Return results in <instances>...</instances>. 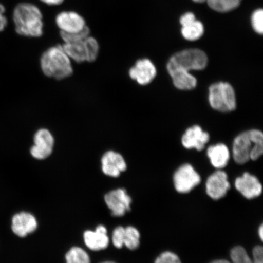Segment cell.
I'll return each instance as SVG.
<instances>
[{"instance_id": "14", "label": "cell", "mask_w": 263, "mask_h": 263, "mask_svg": "<svg viewBox=\"0 0 263 263\" xmlns=\"http://www.w3.org/2000/svg\"><path fill=\"white\" fill-rule=\"evenodd\" d=\"M102 170L108 176L117 177L126 171L127 164L120 154L113 151H107L101 159Z\"/></svg>"}, {"instance_id": "10", "label": "cell", "mask_w": 263, "mask_h": 263, "mask_svg": "<svg viewBox=\"0 0 263 263\" xmlns=\"http://www.w3.org/2000/svg\"><path fill=\"white\" fill-rule=\"evenodd\" d=\"M230 187L228 175L221 170H218L210 176L206 183L207 195L214 200L224 197Z\"/></svg>"}, {"instance_id": "20", "label": "cell", "mask_w": 263, "mask_h": 263, "mask_svg": "<svg viewBox=\"0 0 263 263\" xmlns=\"http://www.w3.org/2000/svg\"><path fill=\"white\" fill-rule=\"evenodd\" d=\"M172 77L174 86L181 90H190L196 87V78L189 72L182 70H167Z\"/></svg>"}, {"instance_id": "23", "label": "cell", "mask_w": 263, "mask_h": 263, "mask_svg": "<svg viewBox=\"0 0 263 263\" xmlns=\"http://www.w3.org/2000/svg\"><path fill=\"white\" fill-rule=\"evenodd\" d=\"M140 235L136 228L129 226L125 228L124 245L132 251L136 250L140 245Z\"/></svg>"}, {"instance_id": "28", "label": "cell", "mask_w": 263, "mask_h": 263, "mask_svg": "<svg viewBox=\"0 0 263 263\" xmlns=\"http://www.w3.org/2000/svg\"><path fill=\"white\" fill-rule=\"evenodd\" d=\"M125 228L123 227H118L114 230L112 235V241L114 245L117 248L120 249L124 246Z\"/></svg>"}, {"instance_id": "7", "label": "cell", "mask_w": 263, "mask_h": 263, "mask_svg": "<svg viewBox=\"0 0 263 263\" xmlns=\"http://www.w3.org/2000/svg\"><path fill=\"white\" fill-rule=\"evenodd\" d=\"M200 176L190 164H185L177 170L174 175V186L180 193H187L198 185Z\"/></svg>"}, {"instance_id": "17", "label": "cell", "mask_w": 263, "mask_h": 263, "mask_svg": "<svg viewBox=\"0 0 263 263\" xmlns=\"http://www.w3.org/2000/svg\"><path fill=\"white\" fill-rule=\"evenodd\" d=\"M207 156L212 165L219 170L228 165L230 159L228 147L222 143L210 146L207 149Z\"/></svg>"}, {"instance_id": "2", "label": "cell", "mask_w": 263, "mask_h": 263, "mask_svg": "<svg viewBox=\"0 0 263 263\" xmlns=\"http://www.w3.org/2000/svg\"><path fill=\"white\" fill-rule=\"evenodd\" d=\"M40 62L42 71L47 77L62 80L73 73L71 59L61 45L48 48L42 54Z\"/></svg>"}, {"instance_id": "8", "label": "cell", "mask_w": 263, "mask_h": 263, "mask_svg": "<svg viewBox=\"0 0 263 263\" xmlns=\"http://www.w3.org/2000/svg\"><path fill=\"white\" fill-rule=\"evenodd\" d=\"M54 138L47 129L38 130L34 136V144L31 147V156L37 160H44L51 156L53 151Z\"/></svg>"}, {"instance_id": "31", "label": "cell", "mask_w": 263, "mask_h": 263, "mask_svg": "<svg viewBox=\"0 0 263 263\" xmlns=\"http://www.w3.org/2000/svg\"><path fill=\"white\" fill-rule=\"evenodd\" d=\"M258 234L259 238H260L261 240H262L263 239V227L262 225H261L260 227H259V228L258 229Z\"/></svg>"}, {"instance_id": "4", "label": "cell", "mask_w": 263, "mask_h": 263, "mask_svg": "<svg viewBox=\"0 0 263 263\" xmlns=\"http://www.w3.org/2000/svg\"><path fill=\"white\" fill-rule=\"evenodd\" d=\"M208 64L206 54L199 49H189L177 52L167 64V70H176L189 72L202 70Z\"/></svg>"}, {"instance_id": "33", "label": "cell", "mask_w": 263, "mask_h": 263, "mask_svg": "<svg viewBox=\"0 0 263 263\" xmlns=\"http://www.w3.org/2000/svg\"><path fill=\"white\" fill-rule=\"evenodd\" d=\"M193 1L197 3H203L206 2V0H193Z\"/></svg>"}, {"instance_id": "27", "label": "cell", "mask_w": 263, "mask_h": 263, "mask_svg": "<svg viewBox=\"0 0 263 263\" xmlns=\"http://www.w3.org/2000/svg\"><path fill=\"white\" fill-rule=\"evenodd\" d=\"M155 263H181L179 256L171 252H164L158 256Z\"/></svg>"}, {"instance_id": "34", "label": "cell", "mask_w": 263, "mask_h": 263, "mask_svg": "<svg viewBox=\"0 0 263 263\" xmlns=\"http://www.w3.org/2000/svg\"><path fill=\"white\" fill-rule=\"evenodd\" d=\"M101 263H115V262H111V261H105V262H101Z\"/></svg>"}, {"instance_id": "29", "label": "cell", "mask_w": 263, "mask_h": 263, "mask_svg": "<svg viewBox=\"0 0 263 263\" xmlns=\"http://www.w3.org/2000/svg\"><path fill=\"white\" fill-rule=\"evenodd\" d=\"M6 12L5 6L0 3V32L4 31L8 25V18Z\"/></svg>"}, {"instance_id": "25", "label": "cell", "mask_w": 263, "mask_h": 263, "mask_svg": "<svg viewBox=\"0 0 263 263\" xmlns=\"http://www.w3.org/2000/svg\"><path fill=\"white\" fill-rule=\"evenodd\" d=\"M90 35V29L87 26L84 30L80 32L74 33V34H64L61 33L60 35L62 40L64 43L77 42L85 40Z\"/></svg>"}, {"instance_id": "12", "label": "cell", "mask_w": 263, "mask_h": 263, "mask_svg": "<svg viewBox=\"0 0 263 263\" xmlns=\"http://www.w3.org/2000/svg\"><path fill=\"white\" fill-rule=\"evenodd\" d=\"M37 228V222L31 213L22 212L15 214L11 221L13 233L18 237H26Z\"/></svg>"}, {"instance_id": "5", "label": "cell", "mask_w": 263, "mask_h": 263, "mask_svg": "<svg viewBox=\"0 0 263 263\" xmlns=\"http://www.w3.org/2000/svg\"><path fill=\"white\" fill-rule=\"evenodd\" d=\"M209 101L210 106L221 112L235 110L236 99L234 88L228 82H219L209 87Z\"/></svg>"}, {"instance_id": "9", "label": "cell", "mask_w": 263, "mask_h": 263, "mask_svg": "<svg viewBox=\"0 0 263 263\" xmlns=\"http://www.w3.org/2000/svg\"><path fill=\"white\" fill-rule=\"evenodd\" d=\"M104 199L115 216H123L130 211L132 199L124 189L111 191L105 196Z\"/></svg>"}, {"instance_id": "1", "label": "cell", "mask_w": 263, "mask_h": 263, "mask_svg": "<svg viewBox=\"0 0 263 263\" xmlns=\"http://www.w3.org/2000/svg\"><path fill=\"white\" fill-rule=\"evenodd\" d=\"M12 18L15 31L19 35L39 38L44 34V14L41 8L34 3H18L13 10Z\"/></svg>"}, {"instance_id": "3", "label": "cell", "mask_w": 263, "mask_h": 263, "mask_svg": "<svg viewBox=\"0 0 263 263\" xmlns=\"http://www.w3.org/2000/svg\"><path fill=\"white\" fill-rule=\"evenodd\" d=\"M232 151L233 159L239 164L258 159L263 153L262 132L252 129L239 134L233 141Z\"/></svg>"}, {"instance_id": "16", "label": "cell", "mask_w": 263, "mask_h": 263, "mask_svg": "<svg viewBox=\"0 0 263 263\" xmlns=\"http://www.w3.org/2000/svg\"><path fill=\"white\" fill-rule=\"evenodd\" d=\"M106 228L101 225L98 226L94 232L87 230L84 234L85 245L94 251L106 249L109 243Z\"/></svg>"}, {"instance_id": "32", "label": "cell", "mask_w": 263, "mask_h": 263, "mask_svg": "<svg viewBox=\"0 0 263 263\" xmlns=\"http://www.w3.org/2000/svg\"><path fill=\"white\" fill-rule=\"evenodd\" d=\"M211 263H231V262H230L228 260H225V259H217V260L213 261Z\"/></svg>"}, {"instance_id": "22", "label": "cell", "mask_w": 263, "mask_h": 263, "mask_svg": "<svg viewBox=\"0 0 263 263\" xmlns=\"http://www.w3.org/2000/svg\"><path fill=\"white\" fill-rule=\"evenodd\" d=\"M210 8L219 12H228L237 8L241 0H206Z\"/></svg>"}, {"instance_id": "19", "label": "cell", "mask_w": 263, "mask_h": 263, "mask_svg": "<svg viewBox=\"0 0 263 263\" xmlns=\"http://www.w3.org/2000/svg\"><path fill=\"white\" fill-rule=\"evenodd\" d=\"M253 259L249 257L245 248L236 246L232 249L230 256L233 263H263V248L261 246L253 249Z\"/></svg>"}, {"instance_id": "30", "label": "cell", "mask_w": 263, "mask_h": 263, "mask_svg": "<svg viewBox=\"0 0 263 263\" xmlns=\"http://www.w3.org/2000/svg\"><path fill=\"white\" fill-rule=\"evenodd\" d=\"M39 1L48 6H59L63 4L65 0H39Z\"/></svg>"}, {"instance_id": "24", "label": "cell", "mask_w": 263, "mask_h": 263, "mask_svg": "<svg viewBox=\"0 0 263 263\" xmlns=\"http://www.w3.org/2000/svg\"><path fill=\"white\" fill-rule=\"evenodd\" d=\"M66 263H90L89 256L84 250L74 247L65 256Z\"/></svg>"}, {"instance_id": "26", "label": "cell", "mask_w": 263, "mask_h": 263, "mask_svg": "<svg viewBox=\"0 0 263 263\" xmlns=\"http://www.w3.org/2000/svg\"><path fill=\"white\" fill-rule=\"evenodd\" d=\"M252 25L255 31L258 34H262L263 32V11L257 9L253 13L252 16Z\"/></svg>"}, {"instance_id": "18", "label": "cell", "mask_w": 263, "mask_h": 263, "mask_svg": "<svg viewBox=\"0 0 263 263\" xmlns=\"http://www.w3.org/2000/svg\"><path fill=\"white\" fill-rule=\"evenodd\" d=\"M62 46L71 60L80 64L85 62H90L89 54L85 40L77 42L64 43Z\"/></svg>"}, {"instance_id": "13", "label": "cell", "mask_w": 263, "mask_h": 263, "mask_svg": "<svg viewBox=\"0 0 263 263\" xmlns=\"http://www.w3.org/2000/svg\"><path fill=\"white\" fill-rule=\"evenodd\" d=\"M235 187L248 199L256 198L262 193V185L258 179L249 173H245L236 179Z\"/></svg>"}, {"instance_id": "6", "label": "cell", "mask_w": 263, "mask_h": 263, "mask_svg": "<svg viewBox=\"0 0 263 263\" xmlns=\"http://www.w3.org/2000/svg\"><path fill=\"white\" fill-rule=\"evenodd\" d=\"M54 22L60 32L64 34L80 32L88 26L84 16L72 10L59 12L55 16Z\"/></svg>"}, {"instance_id": "11", "label": "cell", "mask_w": 263, "mask_h": 263, "mask_svg": "<svg viewBox=\"0 0 263 263\" xmlns=\"http://www.w3.org/2000/svg\"><path fill=\"white\" fill-rule=\"evenodd\" d=\"M131 79L141 85L151 83L156 77L157 70L155 65L148 59L137 61L129 72Z\"/></svg>"}, {"instance_id": "21", "label": "cell", "mask_w": 263, "mask_h": 263, "mask_svg": "<svg viewBox=\"0 0 263 263\" xmlns=\"http://www.w3.org/2000/svg\"><path fill=\"white\" fill-rule=\"evenodd\" d=\"M204 32V27L201 22L196 19L182 25V34L183 37L190 41L198 40Z\"/></svg>"}, {"instance_id": "15", "label": "cell", "mask_w": 263, "mask_h": 263, "mask_svg": "<svg viewBox=\"0 0 263 263\" xmlns=\"http://www.w3.org/2000/svg\"><path fill=\"white\" fill-rule=\"evenodd\" d=\"M209 140V133L196 125L186 130L182 138V143L186 149H196L200 151L204 149Z\"/></svg>"}]
</instances>
